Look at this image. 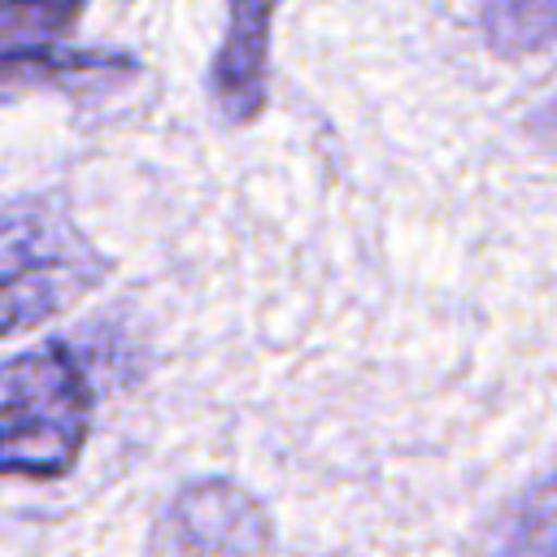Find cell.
<instances>
[{
    "label": "cell",
    "mask_w": 557,
    "mask_h": 557,
    "mask_svg": "<svg viewBox=\"0 0 557 557\" xmlns=\"http://www.w3.org/2000/svg\"><path fill=\"white\" fill-rule=\"evenodd\" d=\"M87 422V379L65 344H39L0 366V474H65L83 453Z\"/></svg>",
    "instance_id": "6da1fadb"
},
{
    "label": "cell",
    "mask_w": 557,
    "mask_h": 557,
    "mask_svg": "<svg viewBox=\"0 0 557 557\" xmlns=\"http://www.w3.org/2000/svg\"><path fill=\"white\" fill-rule=\"evenodd\" d=\"M104 278V257L52 209H0V335L48 322Z\"/></svg>",
    "instance_id": "7a4b0ae2"
},
{
    "label": "cell",
    "mask_w": 557,
    "mask_h": 557,
    "mask_svg": "<svg viewBox=\"0 0 557 557\" xmlns=\"http://www.w3.org/2000/svg\"><path fill=\"white\" fill-rule=\"evenodd\" d=\"M170 544L178 557H265L270 527L244 487L200 479L170 509Z\"/></svg>",
    "instance_id": "3957f363"
},
{
    "label": "cell",
    "mask_w": 557,
    "mask_h": 557,
    "mask_svg": "<svg viewBox=\"0 0 557 557\" xmlns=\"http://www.w3.org/2000/svg\"><path fill=\"white\" fill-rule=\"evenodd\" d=\"M231 26L213 61V96L231 122H248L265 104V52L274 0H226Z\"/></svg>",
    "instance_id": "277c9868"
},
{
    "label": "cell",
    "mask_w": 557,
    "mask_h": 557,
    "mask_svg": "<svg viewBox=\"0 0 557 557\" xmlns=\"http://www.w3.org/2000/svg\"><path fill=\"white\" fill-rule=\"evenodd\" d=\"M131 61L113 57V52H65L52 44L39 48H17V52H0V87L4 83H74V78H113L126 74Z\"/></svg>",
    "instance_id": "5b68a950"
},
{
    "label": "cell",
    "mask_w": 557,
    "mask_h": 557,
    "mask_svg": "<svg viewBox=\"0 0 557 557\" xmlns=\"http://www.w3.org/2000/svg\"><path fill=\"white\" fill-rule=\"evenodd\" d=\"M483 35L496 52H535L557 39V0H487Z\"/></svg>",
    "instance_id": "8992f818"
},
{
    "label": "cell",
    "mask_w": 557,
    "mask_h": 557,
    "mask_svg": "<svg viewBox=\"0 0 557 557\" xmlns=\"http://www.w3.org/2000/svg\"><path fill=\"white\" fill-rule=\"evenodd\" d=\"M83 0H0V52L52 44L78 17Z\"/></svg>",
    "instance_id": "52a82bcc"
},
{
    "label": "cell",
    "mask_w": 557,
    "mask_h": 557,
    "mask_svg": "<svg viewBox=\"0 0 557 557\" xmlns=\"http://www.w3.org/2000/svg\"><path fill=\"white\" fill-rule=\"evenodd\" d=\"M522 557H557V479H548L518 518Z\"/></svg>",
    "instance_id": "ba28073f"
}]
</instances>
